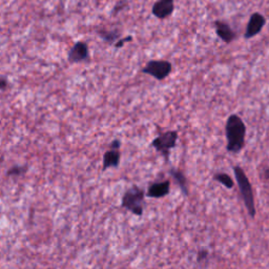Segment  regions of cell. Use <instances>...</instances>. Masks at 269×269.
<instances>
[{
  "mask_svg": "<svg viewBox=\"0 0 269 269\" xmlns=\"http://www.w3.org/2000/svg\"><path fill=\"white\" fill-rule=\"evenodd\" d=\"M225 134L227 139L226 149L233 153L241 151L245 145L246 126L239 115L233 114L227 118Z\"/></svg>",
  "mask_w": 269,
  "mask_h": 269,
  "instance_id": "cell-1",
  "label": "cell"
},
{
  "mask_svg": "<svg viewBox=\"0 0 269 269\" xmlns=\"http://www.w3.org/2000/svg\"><path fill=\"white\" fill-rule=\"evenodd\" d=\"M234 172H235V177H236L237 183L240 189V194H241L242 196L245 207L247 209V213L249 216H251L252 219H255L257 215V208H256L253 185L251 183V181H249L244 169L241 166H238V165L235 166Z\"/></svg>",
  "mask_w": 269,
  "mask_h": 269,
  "instance_id": "cell-2",
  "label": "cell"
},
{
  "mask_svg": "<svg viewBox=\"0 0 269 269\" xmlns=\"http://www.w3.org/2000/svg\"><path fill=\"white\" fill-rule=\"evenodd\" d=\"M144 204H145V194L143 189L134 185L130 187L124 193L121 201V205L123 208L131 211L134 216L141 217L144 211Z\"/></svg>",
  "mask_w": 269,
  "mask_h": 269,
  "instance_id": "cell-3",
  "label": "cell"
},
{
  "mask_svg": "<svg viewBox=\"0 0 269 269\" xmlns=\"http://www.w3.org/2000/svg\"><path fill=\"white\" fill-rule=\"evenodd\" d=\"M178 136V131H167L164 133H160L158 136L151 141L150 146L155 148L158 152H160L166 161H169L170 151L176 147Z\"/></svg>",
  "mask_w": 269,
  "mask_h": 269,
  "instance_id": "cell-4",
  "label": "cell"
},
{
  "mask_svg": "<svg viewBox=\"0 0 269 269\" xmlns=\"http://www.w3.org/2000/svg\"><path fill=\"white\" fill-rule=\"evenodd\" d=\"M172 71V64L167 60H149L142 69V73L151 76L156 80L166 79Z\"/></svg>",
  "mask_w": 269,
  "mask_h": 269,
  "instance_id": "cell-5",
  "label": "cell"
},
{
  "mask_svg": "<svg viewBox=\"0 0 269 269\" xmlns=\"http://www.w3.org/2000/svg\"><path fill=\"white\" fill-rule=\"evenodd\" d=\"M90 59L89 44L86 41H77L67 54V61L72 64L81 63Z\"/></svg>",
  "mask_w": 269,
  "mask_h": 269,
  "instance_id": "cell-6",
  "label": "cell"
},
{
  "mask_svg": "<svg viewBox=\"0 0 269 269\" xmlns=\"http://www.w3.org/2000/svg\"><path fill=\"white\" fill-rule=\"evenodd\" d=\"M175 11V0H158L151 7V14L160 20L168 18Z\"/></svg>",
  "mask_w": 269,
  "mask_h": 269,
  "instance_id": "cell-7",
  "label": "cell"
},
{
  "mask_svg": "<svg viewBox=\"0 0 269 269\" xmlns=\"http://www.w3.org/2000/svg\"><path fill=\"white\" fill-rule=\"evenodd\" d=\"M265 23H266V19L262 14L254 13L251 16V18H249L244 37L246 38V39H251V38L257 36L263 30Z\"/></svg>",
  "mask_w": 269,
  "mask_h": 269,
  "instance_id": "cell-8",
  "label": "cell"
},
{
  "mask_svg": "<svg viewBox=\"0 0 269 269\" xmlns=\"http://www.w3.org/2000/svg\"><path fill=\"white\" fill-rule=\"evenodd\" d=\"M170 193V181L164 180L162 182H155L148 186L146 196L149 198H163Z\"/></svg>",
  "mask_w": 269,
  "mask_h": 269,
  "instance_id": "cell-9",
  "label": "cell"
},
{
  "mask_svg": "<svg viewBox=\"0 0 269 269\" xmlns=\"http://www.w3.org/2000/svg\"><path fill=\"white\" fill-rule=\"evenodd\" d=\"M216 34L221 40H223L225 43H230L236 39V33L227 22L216 20L215 21Z\"/></svg>",
  "mask_w": 269,
  "mask_h": 269,
  "instance_id": "cell-10",
  "label": "cell"
},
{
  "mask_svg": "<svg viewBox=\"0 0 269 269\" xmlns=\"http://www.w3.org/2000/svg\"><path fill=\"white\" fill-rule=\"evenodd\" d=\"M121 160V152L120 149H114L110 148L108 151H105L103 155V162H102V169L107 170L108 168H115L118 167Z\"/></svg>",
  "mask_w": 269,
  "mask_h": 269,
  "instance_id": "cell-11",
  "label": "cell"
},
{
  "mask_svg": "<svg viewBox=\"0 0 269 269\" xmlns=\"http://www.w3.org/2000/svg\"><path fill=\"white\" fill-rule=\"evenodd\" d=\"M169 174L172 176V178L176 180V182L178 183L179 187L181 188L183 195L188 196V183H187V179L183 172L177 168H171L169 170Z\"/></svg>",
  "mask_w": 269,
  "mask_h": 269,
  "instance_id": "cell-12",
  "label": "cell"
},
{
  "mask_svg": "<svg viewBox=\"0 0 269 269\" xmlns=\"http://www.w3.org/2000/svg\"><path fill=\"white\" fill-rule=\"evenodd\" d=\"M98 36L101 38V39L108 43H116L119 40V32L117 30H100L97 32Z\"/></svg>",
  "mask_w": 269,
  "mask_h": 269,
  "instance_id": "cell-13",
  "label": "cell"
},
{
  "mask_svg": "<svg viewBox=\"0 0 269 269\" xmlns=\"http://www.w3.org/2000/svg\"><path fill=\"white\" fill-rule=\"evenodd\" d=\"M214 180L219 182V183H221L228 189H232L235 186V181L229 175L225 174V172H216L214 175Z\"/></svg>",
  "mask_w": 269,
  "mask_h": 269,
  "instance_id": "cell-14",
  "label": "cell"
},
{
  "mask_svg": "<svg viewBox=\"0 0 269 269\" xmlns=\"http://www.w3.org/2000/svg\"><path fill=\"white\" fill-rule=\"evenodd\" d=\"M26 170H27L26 166L15 165L6 171V175L7 176H22L25 174Z\"/></svg>",
  "mask_w": 269,
  "mask_h": 269,
  "instance_id": "cell-15",
  "label": "cell"
},
{
  "mask_svg": "<svg viewBox=\"0 0 269 269\" xmlns=\"http://www.w3.org/2000/svg\"><path fill=\"white\" fill-rule=\"evenodd\" d=\"M131 41H133V36L129 35L127 37H124V38H121V39H119L116 43L114 44V46H115V49L118 50V49H121V47H123L124 44L128 43V42H131Z\"/></svg>",
  "mask_w": 269,
  "mask_h": 269,
  "instance_id": "cell-16",
  "label": "cell"
},
{
  "mask_svg": "<svg viewBox=\"0 0 269 269\" xmlns=\"http://www.w3.org/2000/svg\"><path fill=\"white\" fill-rule=\"evenodd\" d=\"M207 258H208V251H206V249H200L197 255V261L202 262L206 260Z\"/></svg>",
  "mask_w": 269,
  "mask_h": 269,
  "instance_id": "cell-17",
  "label": "cell"
},
{
  "mask_svg": "<svg viewBox=\"0 0 269 269\" xmlns=\"http://www.w3.org/2000/svg\"><path fill=\"white\" fill-rule=\"evenodd\" d=\"M126 5H127V3L124 2V1H119L116 5H115V7H114V9H113V14L115 15V14L119 13L120 11H122L123 8H126Z\"/></svg>",
  "mask_w": 269,
  "mask_h": 269,
  "instance_id": "cell-18",
  "label": "cell"
},
{
  "mask_svg": "<svg viewBox=\"0 0 269 269\" xmlns=\"http://www.w3.org/2000/svg\"><path fill=\"white\" fill-rule=\"evenodd\" d=\"M120 146H121V141L119 139H115L111 142L109 147L114 148V149H120Z\"/></svg>",
  "mask_w": 269,
  "mask_h": 269,
  "instance_id": "cell-19",
  "label": "cell"
},
{
  "mask_svg": "<svg viewBox=\"0 0 269 269\" xmlns=\"http://www.w3.org/2000/svg\"><path fill=\"white\" fill-rule=\"evenodd\" d=\"M7 85H8V82L6 80L5 77H1V79H0V90H1V92H4L5 89L7 88Z\"/></svg>",
  "mask_w": 269,
  "mask_h": 269,
  "instance_id": "cell-20",
  "label": "cell"
}]
</instances>
